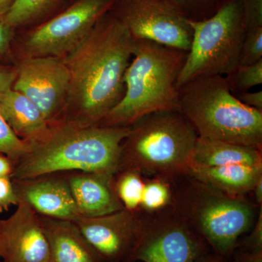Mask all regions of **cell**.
<instances>
[{"mask_svg":"<svg viewBox=\"0 0 262 262\" xmlns=\"http://www.w3.org/2000/svg\"><path fill=\"white\" fill-rule=\"evenodd\" d=\"M120 157V170H134L167 181L185 175L198 134L179 111L158 112L130 125Z\"/></svg>","mask_w":262,"mask_h":262,"instance_id":"277c9868","label":"cell"},{"mask_svg":"<svg viewBox=\"0 0 262 262\" xmlns=\"http://www.w3.org/2000/svg\"><path fill=\"white\" fill-rule=\"evenodd\" d=\"M13 169V162L5 155L0 154V178L10 177Z\"/></svg>","mask_w":262,"mask_h":262,"instance_id":"836d02e7","label":"cell"},{"mask_svg":"<svg viewBox=\"0 0 262 262\" xmlns=\"http://www.w3.org/2000/svg\"><path fill=\"white\" fill-rule=\"evenodd\" d=\"M231 165L261 166V149L198 136L189 167Z\"/></svg>","mask_w":262,"mask_h":262,"instance_id":"d6986e66","label":"cell"},{"mask_svg":"<svg viewBox=\"0 0 262 262\" xmlns=\"http://www.w3.org/2000/svg\"><path fill=\"white\" fill-rule=\"evenodd\" d=\"M12 182L18 198L27 202L38 214L72 222L80 217L66 177L52 174Z\"/></svg>","mask_w":262,"mask_h":262,"instance_id":"5bb4252c","label":"cell"},{"mask_svg":"<svg viewBox=\"0 0 262 262\" xmlns=\"http://www.w3.org/2000/svg\"><path fill=\"white\" fill-rule=\"evenodd\" d=\"M246 32L262 29V0H239Z\"/></svg>","mask_w":262,"mask_h":262,"instance_id":"4316f807","label":"cell"},{"mask_svg":"<svg viewBox=\"0 0 262 262\" xmlns=\"http://www.w3.org/2000/svg\"><path fill=\"white\" fill-rule=\"evenodd\" d=\"M260 60H262V29L247 31L241 49L239 64H252Z\"/></svg>","mask_w":262,"mask_h":262,"instance_id":"484cf974","label":"cell"},{"mask_svg":"<svg viewBox=\"0 0 262 262\" xmlns=\"http://www.w3.org/2000/svg\"><path fill=\"white\" fill-rule=\"evenodd\" d=\"M148 214L131 261L194 262L211 250L171 205Z\"/></svg>","mask_w":262,"mask_h":262,"instance_id":"ba28073f","label":"cell"},{"mask_svg":"<svg viewBox=\"0 0 262 262\" xmlns=\"http://www.w3.org/2000/svg\"><path fill=\"white\" fill-rule=\"evenodd\" d=\"M18 199L14 213L0 220L1 262H49V244L40 215Z\"/></svg>","mask_w":262,"mask_h":262,"instance_id":"4fadbf2b","label":"cell"},{"mask_svg":"<svg viewBox=\"0 0 262 262\" xmlns=\"http://www.w3.org/2000/svg\"><path fill=\"white\" fill-rule=\"evenodd\" d=\"M252 192L254 195L255 201L259 206H262V177L255 184Z\"/></svg>","mask_w":262,"mask_h":262,"instance_id":"8d00e7d4","label":"cell"},{"mask_svg":"<svg viewBox=\"0 0 262 262\" xmlns=\"http://www.w3.org/2000/svg\"><path fill=\"white\" fill-rule=\"evenodd\" d=\"M118 173L115 187L119 199L125 209L139 211L145 184L142 176L134 170H120Z\"/></svg>","mask_w":262,"mask_h":262,"instance_id":"44dd1931","label":"cell"},{"mask_svg":"<svg viewBox=\"0 0 262 262\" xmlns=\"http://www.w3.org/2000/svg\"><path fill=\"white\" fill-rule=\"evenodd\" d=\"M187 181L172 189L171 206L213 252L230 258L254 225L256 207L244 196L228 195L190 177Z\"/></svg>","mask_w":262,"mask_h":262,"instance_id":"8992f818","label":"cell"},{"mask_svg":"<svg viewBox=\"0 0 262 262\" xmlns=\"http://www.w3.org/2000/svg\"><path fill=\"white\" fill-rule=\"evenodd\" d=\"M241 102L246 106L256 108L258 111L262 112V91L257 92H243L234 94Z\"/></svg>","mask_w":262,"mask_h":262,"instance_id":"4dcf8cb0","label":"cell"},{"mask_svg":"<svg viewBox=\"0 0 262 262\" xmlns=\"http://www.w3.org/2000/svg\"><path fill=\"white\" fill-rule=\"evenodd\" d=\"M172 203V186L168 181L151 178L145 182L140 208L147 213H156L168 208Z\"/></svg>","mask_w":262,"mask_h":262,"instance_id":"7402d4cb","label":"cell"},{"mask_svg":"<svg viewBox=\"0 0 262 262\" xmlns=\"http://www.w3.org/2000/svg\"><path fill=\"white\" fill-rule=\"evenodd\" d=\"M0 262H1V261H0Z\"/></svg>","mask_w":262,"mask_h":262,"instance_id":"f35d334b","label":"cell"},{"mask_svg":"<svg viewBox=\"0 0 262 262\" xmlns=\"http://www.w3.org/2000/svg\"><path fill=\"white\" fill-rule=\"evenodd\" d=\"M194 262H229L228 258L220 256L213 251L209 250L203 254L201 255L199 257L196 258Z\"/></svg>","mask_w":262,"mask_h":262,"instance_id":"e575fe53","label":"cell"},{"mask_svg":"<svg viewBox=\"0 0 262 262\" xmlns=\"http://www.w3.org/2000/svg\"><path fill=\"white\" fill-rule=\"evenodd\" d=\"M70 85L63 58L29 57L17 69L12 89L30 99L51 124L68 98Z\"/></svg>","mask_w":262,"mask_h":262,"instance_id":"8fae6325","label":"cell"},{"mask_svg":"<svg viewBox=\"0 0 262 262\" xmlns=\"http://www.w3.org/2000/svg\"><path fill=\"white\" fill-rule=\"evenodd\" d=\"M179 110L198 136L262 149V112L231 91L225 76H203L179 89Z\"/></svg>","mask_w":262,"mask_h":262,"instance_id":"5b68a950","label":"cell"},{"mask_svg":"<svg viewBox=\"0 0 262 262\" xmlns=\"http://www.w3.org/2000/svg\"><path fill=\"white\" fill-rule=\"evenodd\" d=\"M18 196L10 177L0 178V213L9 210L10 206H17Z\"/></svg>","mask_w":262,"mask_h":262,"instance_id":"f1b7e54d","label":"cell"},{"mask_svg":"<svg viewBox=\"0 0 262 262\" xmlns=\"http://www.w3.org/2000/svg\"><path fill=\"white\" fill-rule=\"evenodd\" d=\"M187 54L152 41L135 39L124 77L123 96L98 125L127 127L149 114L180 112L177 81Z\"/></svg>","mask_w":262,"mask_h":262,"instance_id":"3957f363","label":"cell"},{"mask_svg":"<svg viewBox=\"0 0 262 262\" xmlns=\"http://www.w3.org/2000/svg\"><path fill=\"white\" fill-rule=\"evenodd\" d=\"M232 256H233V262H262V252H250L237 248Z\"/></svg>","mask_w":262,"mask_h":262,"instance_id":"d6a6232c","label":"cell"},{"mask_svg":"<svg viewBox=\"0 0 262 262\" xmlns=\"http://www.w3.org/2000/svg\"><path fill=\"white\" fill-rule=\"evenodd\" d=\"M114 176L79 172L67 178L80 216H101L125 208L117 196Z\"/></svg>","mask_w":262,"mask_h":262,"instance_id":"9a60e30c","label":"cell"},{"mask_svg":"<svg viewBox=\"0 0 262 262\" xmlns=\"http://www.w3.org/2000/svg\"><path fill=\"white\" fill-rule=\"evenodd\" d=\"M114 3L115 0H76L32 31L25 43L27 54L65 58L89 36Z\"/></svg>","mask_w":262,"mask_h":262,"instance_id":"9c48e42d","label":"cell"},{"mask_svg":"<svg viewBox=\"0 0 262 262\" xmlns=\"http://www.w3.org/2000/svg\"><path fill=\"white\" fill-rule=\"evenodd\" d=\"M134 44L125 25L108 12L63 58L70 76L68 98L77 115L72 122L99 125L121 100Z\"/></svg>","mask_w":262,"mask_h":262,"instance_id":"6da1fadb","label":"cell"},{"mask_svg":"<svg viewBox=\"0 0 262 262\" xmlns=\"http://www.w3.org/2000/svg\"><path fill=\"white\" fill-rule=\"evenodd\" d=\"M225 77L234 94L247 92L262 83V60L252 64H239Z\"/></svg>","mask_w":262,"mask_h":262,"instance_id":"cb8c5ba5","label":"cell"},{"mask_svg":"<svg viewBox=\"0 0 262 262\" xmlns=\"http://www.w3.org/2000/svg\"><path fill=\"white\" fill-rule=\"evenodd\" d=\"M74 222L105 262L131 261L142 226L136 212L124 208L101 216H80Z\"/></svg>","mask_w":262,"mask_h":262,"instance_id":"7c38bea8","label":"cell"},{"mask_svg":"<svg viewBox=\"0 0 262 262\" xmlns=\"http://www.w3.org/2000/svg\"><path fill=\"white\" fill-rule=\"evenodd\" d=\"M188 23L192 43L177 79L178 90L198 77L232 73L239 64L246 34L239 0H228L210 18Z\"/></svg>","mask_w":262,"mask_h":262,"instance_id":"52a82bcc","label":"cell"},{"mask_svg":"<svg viewBox=\"0 0 262 262\" xmlns=\"http://www.w3.org/2000/svg\"><path fill=\"white\" fill-rule=\"evenodd\" d=\"M253 226L252 232L248 236L243 244L237 246V249L250 251V252H262V208L260 206V211L257 218ZM236 248V249H237ZM235 251V250H234Z\"/></svg>","mask_w":262,"mask_h":262,"instance_id":"83f0119b","label":"cell"},{"mask_svg":"<svg viewBox=\"0 0 262 262\" xmlns=\"http://www.w3.org/2000/svg\"><path fill=\"white\" fill-rule=\"evenodd\" d=\"M130 126H101L70 122L51 127L30 143L13 165L10 179L24 180L67 171L115 175Z\"/></svg>","mask_w":262,"mask_h":262,"instance_id":"7a4b0ae2","label":"cell"},{"mask_svg":"<svg viewBox=\"0 0 262 262\" xmlns=\"http://www.w3.org/2000/svg\"><path fill=\"white\" fill-rule=\"evenodd\" d=\"M130 262H139V261H130Z\"/></svg>","mask_w":262,"mask_h":262,"instance_id":"74e56055","label":"cell"},{"mask_svg":"<svg viewBox=\"0 0 262 262\" xmlns=\"http://www.w3.org/2000/svg\"><path fill=\"white\" fill-rule=\"evenodd\" d=\"M186 175L228 195L244 196L252 192L255 184L261 178L262 165L190 166L187 169Z\"/></svg>","mask_w":262,"mask_h":262,"instance_id":"ac0fdd59","label":"cell"},{"mask_svg":"<svg viewBox=\"0 0 262 262\" xmlns=\"http://www.w3.org/2000/svg\"><path fill=\"white\" fill-rule=\"evenodd\" d=\"M184 18L203 20L210 18L228 0H165Z\"/></svg>","mask_w":262,"mask_h":262,"instance_id":"603a6c76","label":"cell"},{"mask_svg":"<svg viewBox=\"0 0 262 262\" xmlns=\"http://www.w3.org/2000/svg\"><path fill=\"white\" fill-rule=\"evenodd\" d=\"M110 12L134 39L187 52L190 48L192 29L187 19L165 0H115Z\"/></svg>","mask_w":262,"mask_h":262,"instance_id":"30bf717a","label":"cell"},{"mask_svg":"<svg viewBox=\"0 0 262 262\" xmlns=\"http://www.w3.org/2000/svg\"><path fill=\"white\" fill-rule=\"evenodd\" d=\"M16 0H0V21H3L10 10L13 8Z\"/></svg>","mask_w":262,"mask_h":262,"instance_id":"d590c367","label":"cell"},{"mask_svg":"<svg viewBox=\"0 0 262 262\" xmlns=\"http://www.w3.org/2000/svg\"><path fill=\"white\" fill-rule=\"evenodd\" d=\"M29 146L30 143L15 134L0 110V154L8 157L14 165L28 151Z\"/></svg>","mask_w":262,"mask_h":262,"instance_id":"d4e9b609","label":"cell"},{"mask_svg":"<svg viewBox=\"0 0 262 262\" xmlns=\"http://www.w3.org/2000/svg\"><path fill=\"white\" fill-rule=\"evenodd\" d=\"M15 30L8 24L0 21V61L9 56Z\"/></svg>","mask_w":262,"mask_h":262,"instance_id":"f546056e","label":"cell"},{"mask_svg":"<svg viewBox=\"0 0 262 262\" xmlns=\"http://www.w3.org/2000/svg\"><path fill=\"white\" fill-rule=\"evenodd\" d=\"M40 218L49 244V262H105L75 222Z\"/></svg>","mask_w":262,"mask_h":262,"instance_id":"2e32d148","label":"cell"},{"mask_svg":"<svg viewBox=\"0 0 262 262\" xmlns=\"http://www.w3.org/2000/svg\"><path fill=\"white\" fill-rule=\"evenodd\" d=\"M0 110L15 134L27 142L38 140L51 128L37 106L12 88L0 95Z\"/></svg>","mask_w":262,"mask_h":262,"instance_id":"e0dca14e","label":"cell"},{"mask_svg":"<svg viewBox=\"0 0 262 262\" xmlns=\"http://www.w3.org/2000/svg\"><path fill=\"white\" fill-rule=\"evenodd\" d=\"M63 0H16L4 23L13 29L29 25L46 16Z\"/></svg>","mask_w":262,"mask_h":262,"instance_id":"ffe728a7","label":"cell"},{"mask_svg":"<svg viewBox=\"0 0 262 262\" xmlns=\"http://www.w3.org/2000/svg\"><path fill=\"white\" fill-rule=\"evenodd\" d=\"M16 77V70L0 65V95L11 89Z\"/></svg>","mask_w":262,"mask_h":262,"instance_id":"1f68e13d","label":"cell"}]
</instances>
